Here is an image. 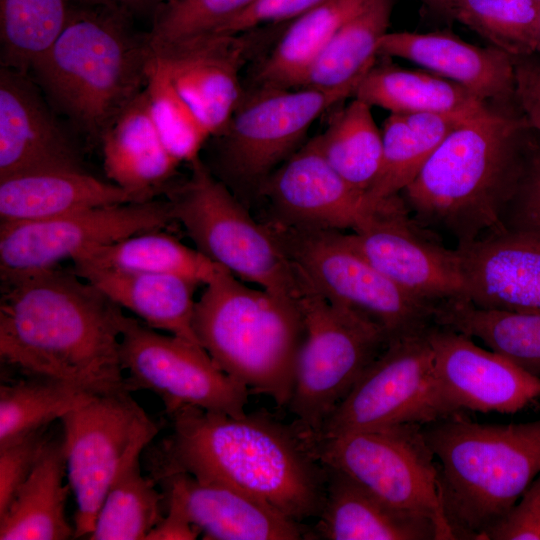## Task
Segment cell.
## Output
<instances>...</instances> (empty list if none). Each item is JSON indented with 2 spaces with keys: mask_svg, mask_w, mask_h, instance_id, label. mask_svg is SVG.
<instances>
[{
  "mask_svg": "<svg viewBox=\"0 0 540 540\" xmlns=\"http://www.w3.org/2000/svg\"><path fill=\"white\" fill-rule=\"evenodd\" d=\"M167 416L170 433L144 451L155 482L187 473L245 492L293 521L318 518L328 470L294 423L263 412L231 416L193 406Z\"/></svg>",
  "mask_w": 540,
  "mask_h": 540,
  "instance_id": "1",
  "label": "cell"
},
{
  "mask_svg": "<svg viewBox=\"0 0 540 540\" xmlns=\"http://www.w3.org/2000/svg\"><path fill=\"white\" fill-rule=\"evenodd\" d=\"M2 281V363L92 395L128 391L120 353L122 308L59 267Z\"/></svg>",
  "mask_w": 540,
  "mask_h": 540,
  "instance_id": "2",
  "label": "cell"
},
{
  "mask_svg": "<svg viewBox=\"0 0 540 540\" xmlns=\"http://www.w3.org/2000/svg\"><path fill=\"white\" fill-rule=\"evenodd\" d=\"M533 131L520 111L493 109L454 129L399 194L411 216L456 247L502 230Z\"/></svg>",
  "mask_w": 540,
  "mask_h": 540,
  "instance_id": "3",
  "label": "cell"
},
{
  "mask_svg": "<svg viewBox=\"0 0 540 540\" xmlns=\"http://www.w3.org/2000/svg\"><path fill=\"white\" fill-rule=\"evenodd\" d=\"M131 19L110 3L80 4L31 71L51 105L92 141L146 86L151 47Z\"/></svg>",
  "mask_w": 540,
  "mask_h": 540,
  "instance_id": "4",
  "label": "cell"
},
{
  "mask_svg": "<svg viewBox=\"0 0 540 540\" xmlns=\"http://www.w3.org/2000/svg\"><path fill=\"white\" fill-rule=\"evenodd\" d=\"M454 540H482L540 473V417L478 423L453 413L421 425Z\"/></svg>",
  "mask_w": 540,
  "mask_h": 540,
  "instance_id": "5",
  "label": "cell"
},
{
  "mask_svg": "<svg viewBox=\"0 0 540 540\" xmlns=\"http://www.w3.org/2000/svg\"><path fill=\"white\" fill-rule=\"evenodd\" d=\"M203 286L193 316L199 344L250 392L287 406L304 338L297 301L252 288L222 267Z\"/></svg>",
  "mask_w": 540,
  "mask_h": 540,
  "instance_id": "6",
  "label": "cell"
},
{
  "mask_svg": "<svg viewBox=\"0 0 540 540\" xmlns=\"http://www.w3.org/2000/svg\"><path fill=\"white\" fill-rule=\"evenodd\" d=\"M297 272L304 338L287 406L300 431L313 436L391 340L378 324L330 301Z\"/></svg>",
  "mask_w": 540,
  "mask_h": 540,
  "instance_id": "7",
  "label": "cell"
},
{
  "mask_svg": "<svg viewBox=\"0 0 540 540\" xmlns=\"http://www.w3.org/2000/svg\"><path fill=\"white\" fill-rule=\"evenodd\" d=\"M168 202L196 248L236 278L297 301L298 272L269 226L256 222L197 158Z\"/></svg>",
  "mask_w": 540,
  "mask_h": 540,
  "instance_id": "8",
  "label": "cell"
},
{
  "mask_svg": "<svg viewBox=\"0 0 540 540\" xmlns=\"http://www.w3.org/2000/svg\"><path fill=\"white\" fill-rule=\"evenodd\" d=\"M299 273L330 301L382 327L390 340L425 332L437 307L402 289L342 237V231L269 224Z\"/></svg>",
  "mask_w": 540,
  "mask_h": 540,
  "instance_id": "9",
  "label": "cell"
},
{
  "mask_svg": "<svg viewBox=\"0 0 540 540\" xmlns=\"http://www.w3.org/2000/svg\"><path fill=\"white\" fill-rule=\"evenodd\" d=\"M130 393L93 395L60 419L76 538L92 532L111 485L160 430Z\"/></svg>",
  "mask_w": 540,
  "mask_h": 540,
  "instance_id": "10",
  "label": "cell"
},
{
  "mask_svg": "<svg viewBox=\"0 0 540 540\" xmlns=\"http://www.w3.org/2000/svg\"><path fill=\"white\" fill-rule=\"evenodd\" d=\"M308 439L326 467L350 476L391 507L433 519L442 539L454 540L441 505L435 458L420 424Z\"/></svg>",
  "mask_w": 540,
  "mask_h": 540,
  "instance_id": "11",
  "label": "cell"
},
{
  "mask_svg": "<svg viewBox=\"0 0 540 540\" xmlns=\"http://www.w3.org/2000/svg\"><path fill=\"white\" fill-rule=\"evenodd\" d=\"M121 363L129 392L157 395L168 415L183 406L241 416L250 390L222 371L201 345L124 316Z\"/></svg>",
  "mask_w": 540,
  "mask_h": 540,
  "instance_id": "12",
  "label": "cell"
},
{
  "mask_svg": "<svg viewBox=\"0 0 540 540\" xmlns=\"http://www.w3.org/2000/svg\"><path fill=\"white\" fill-rule=\"evenodd\" d=\"M347 98L338 91L254 85L243 92L226 127L213 136L224 175L262 184L298 150L313 122Z\"/></svg>",
  "mask_w": 540,
  "mask_h": 540,
  "instance_id": "13",
  "label": "cell"
},
{
  "mask_svg": "<svg viewBox=\"0 0 540 540\" xmlns=\"http://www.w3.org/2000/svg\"><path fill=\"white\" fill-rule=\"evenodd\" d=\"M174 221L168 202L151 199L34 221L0 223V274L7 280L59 267L84 252Z\"/></svg>",
  "mask_w": 540,
  "mask_h": 540,
  "instance_id": "14",
  "label": "cell"
},
{
  "mask_svg": "<svg viewBox=\"0 0 540 540\" xmlns=\"http://www.w3.org/2000/svg\"><path fill=\"white\" fill-rule=\"evenodd\" d=\"M427 331L392 340L313 436H334L441 417Z\"/></svg>",
  "mask_w": 540,
  "mask_h": 540,
  "instance_id": "15",
  "label": "cell"
},
{
  "mask_svg": "<svg viewBox=\"0 0 540 540\" xmlns=\"http://www.w3.org/2000/svg\"><path fill=\"white\" fill-rule=\"evenodd\" d=\"M343 239L413 296L440 306L468 301L459 252L420 225L400 195L390 197Z\"/></svg>",
  "mask_w": 540,
  "mask_h": 540,
  "instance_id": "16",
  "label": "cell"
},
{
  "mask_svg": "<svg viewBox=\"0 0 540 540\" xmlns=\"http://www.w3.org/2000/svg\"><path fill=\"white\" fill-rule=\"evenodd\" d=\"M427 336L441 417L464 411L515 413L540 396V379L472 338L437 324Z\"/></svg>",
  "mask_w": 540,
  "mask_h": 540,
  "instance_id": "17",
  "label": "cell"
},
{
  "mask_svg": "<svg viewBox=\"0 0 540 540\" xmlns=\"http://www.w3.org/2000/svg\"><path fill=\"white\" fill-rule=\"evenodd\" d=\"M277 216L289 227L355 231L373 211L365 193L327 162L315 138L301 146L261 184Z\"/></svg>",
  "mask_w": 540,
  "mask_h": 540,
  "instance_id": "18",
  "label": "cell"
},
{
  "mask_svg": "<svg viewBox=\"0 0 540 540\" xmlns=\"http://www.w3.org/2000/svg\"><path fill=\"white\" fill-rule=\"evenodd\" d=\"M247 34H210L151 48L212 137L226 127L243 95L240 71L255 43Z\"/></svg>",
  "mask_w": 540,
  "mask_h": 540,
  "instance_id": "19",
  "label": "cell"
},
{
  "mask_svg": "<svg viewBox=\"0 0 540 540\" xmlns=\"http://www.w3.org/2000/svg\"><path fill=\"white\" fill-rule=\"evenodd\" d=\"M28 76L0 68V179L40 170H85L73 141Z\"/></svg>",
  "mask_w": 540,
  "mask_h": 540,
  "instance_id": "20",
  "label": "cell"
},
{
  "mask_svg": "<svg viewBox=\"0 0 540 540\" xmlns=\"http://www.w3.org/2000/svg\"><path fill=\"white\" fill-rule=\"evenodd\" d=\"M164 506L179 509L212 540L310 539V530L231 486L198 480L187 473L159 479Z\"/></svg>",
  "mask_w": 540,
  "mask_h": 540,
  "instance_id": "21",
  "label": "cell"
},
{
  "mask_svg": "<svg viewBox=\"0 0 540 540\" xmlns=\"http://www.w3.org/2000/svg\"><path fill=\"white\" fill-rule=\"evenodd\" d=\"M378 54L411 61L470 90L493 106L519 110L514 58L489 45L480 47L444 32H387Z\"/></svg>",
  "mask_w": 540,
  "mask_h": 540,
  "instance_id": "22",
  "label": "cell"
},
{
  "mask_svg": "<svg viewBox=\"0 0 540 540\" xmlns=\"http://www.w3.org/2000/svg\"><path fill=\"white\" fill-rule=\"evenodd\" d=\"M456 249L469 302L540 314V238L499 230Z\"/></svg>",
  "mask_w": 540,
  "mask_h": 540,
  "instance_id": "23",
  "label": "cell"
},
{
  "mask_svg": "<svg viewBox=\"0 0 540 540\" xmlns=\"http://www.w3.org/2000/svg\"><path fill=\"white\" fill-rule=\"evenodd\" d=\"M327 470L325 500L310 539L443 540L433 519L391 507L345 473Z\"/></svg>",
  "mask_w": 540,
  "mask_h": 540,
  "instance_id": "24",
  "label": "cell"
},
{
  "mask_svg": "<svg viewBox=\"0 0 540 540\" xmlns=\"http://www.w3.org/2000/svg\"><path fill=\"white\" fill-rule=\"evenodd\" d=\"M100 143L109 181L140 202L154 199L180 165L162 141L145 88L106 130Z\"/></svg>",
  "mask_w": 540,
  "mask_h": 540,
  "instance_id": "25",
  "label": "cell"
},
{
  "mask_svg": "<svg viewBox=\"0 0 540 540\" xmlns=\"http://www.w3.org/2000/svg\"><path fill=\"white\" fill-rule=\"evenodd\" d=\"M128 202L140 201L86 170H40L0 179V223L42 220Z\"/></svg>",
  "mask_w": 540,
  "mask_h": 540,
  "instance_id": "26",
  "label": "cell"
},
{
  "mask_svg": "<svg viewBox=\"0 0 540 540\" xmlns=\"http://www.w3.org/2000/svg\"><path fill=\"white\" fill-rule=\"evenodd\" d=\"M73 271L147 326L199 344L193 330L194 293L199 283L172 274Z\"/></svg>",
  "mask_w": 540,
  "mask_h": 540,
  "instance_id": "27",
  "label": "cell"
},
{
  "mask_svg": "<svg viewBox=\"0 0 540 540\" xmlns=\"http://www.w3.org/2000/svg\"><path fill=\"white\" fill-rule=\"evenodd\" d=\"M353 97L390 114L429 113L471 119L500 109L433 72L392 64L375 63Z\"/></svg>",
  "mask_w": 540,
  "mask_h": 540,
  "instance_id": "28",
  "label": "cell"
},
{
  "mask_svg": "<svg viewBox=\"0 0 540 540\" xmlns=\"http://www.w3.org/2000/svg\"><path fill=\"white\" fill-rule=\"evenodd\" d=\"M66 459L62 436L45 445L29 477L0 515L1 540H65L75 537L66 518L71 490L64 484Z\"/></svg>",
  "mask_w": 540,
  "mask_h": 540,
  "instance_id": "29",
  "label": "cell"
},
{
  "mask_svg": "<svg viewBox=\"0 0 540 540\" xmlns=\"http://www.w3.org/2000/svg\"><path fill=\"white\" fill-rule=\"evenodd\" d=\"M393 0H371L349 19L314 58L298 88L338 91L353 97L379 56Z\"/></svg>",
  "mask_w": 540,
  "mask_h": 540,
  "instance_id": "30",
  "label": "cell"
},
{
  "mask_svg": "<svg viewBox=\"0 0 540 540\" xmlns=\"http://www.w3.org/2000/svg\"><path fill=\"white\" fill-rule=\"evenodd\" d=\"M468 120L442 114H390L381 130L383 149L380 168L365 192L368 208L374 210L382 201L399 195L443 140Z\"/></svg>",
  "mask_w": 540,
  "mask_h": 540,
  "instance_id": "31",
  "label": "cell"
},
{
  "mask_svg": "<svg viewBox=\"0 0 540 540\" xmlns=\"http://www.w3.org/2000/svg\"><path fill=\"white\" fill-rule=\"evenodd\" d=\"M73 270L172 274L205 285L219 269L197 248L160 230L137 233L76 257Z\"/></svg>",
  "mask_w": 540,
  "mask_h": 540,
  "instance_id": "32",
  "label": "cell"
},
{
  "mask_svg": "<svg viewBox=\"0 0 540 540\" xmlns=\"http://www.w3.org/2000/svg\"><path fill=\"white\" fill-rule=\"evenodd\" d=\"M371 0H330L291 21L256 69V86L298 88L333 35Z\"/></svg>",
  "mask_w": 540,
  "mask_h": 540,
  "instance_id": "33",
  "label": "cell"
},
{
  "mask_svg": "<svg viewBox=\"0 0 540 540\" xmlns=\"http://www.w3.org/2000/svg\"><path fill=\"white\" fill-rule=\"evenodd\" d=\"M435 324L481 340L540 379V314L484 309L465 300L440 305Z\"/></svg>",
  "mask_w": 540,
  "mask_h": 540,
  "instance_id": "34",
  "label": "cell"
},
{
  "mask_svg": "<svg viewBox=\"0 0 540 540\" xmlns=\"http://www.w3.org/2000/svg\"><path fill=\"white\" fill-rule=\"evenodd\" d=\"M100 0H0L1 66L29 74L75 9ZM101 2V1H100Z\"/></svg>",
  "mask_w": 540,
  "mask_h": 540,
  "instance_id": "35",
  "label": "cell"
},
{
  "mask_svg": "<svg viewBox=\"0 0 540 540\" xmlns=\"http://www.w3.org/2000/svg\"><path fill=\"white\" fill-rule=\"evenodd\" d=\"M372 107L353 97L326 130L314 137L332 168L350 185L364 193L375 180L382 158V131Z\"/></svg>",
  "mask_w": 540,
  "mask_h": 540,
  "instance_id": "36",
  "label": "cell"
},
{
  "mask_svg": "<svg viewBox=\"0 0 540 540\" xmlns=\"http://www.w3.org/2000/svg\"><path fill=\"white\" fill-rule=\"evenodd\" d=\"M93 395L56 379L25 376L0 386V446L49 427Z\"/></svg>",
  "mask_w": 540,
  "mask_h": 540,
  "instance_id": "37",
  "label": "cell"
},
{
  "mask_svg": "<svg viewBox=\"0 0 540 540\" xmlns=\"http://www.w3.org/2000/svg\"><path fill=\"white\" fill-rule=\"evenodd\" d=\"M138 457L111 485L98 512L90 540H146L165 512L162 491L141 472Z\"/></svg>",
  "mask_w": 540,
  "mask_h": 540,
  "instance_id": "38",
  "label": "cell"
},
{
  "mask_svg": "<svg viewBox=\"0 0 540 540\" xmlns=\"http://www.w3.org/2000/svg\"><path fill=\"white\" fill-rule=\"evenodd\" d=\"M439 10L512 57L540 53L535 0H447Z\"/></svg>",
  "mask_w": 540,
  "mask_h": 540,
  "instance_id": "39",
  "label": "cell"
},
{
  "mask_svg": "<svg viewBox=\"0 0 540 540\" xmlns=\"http://www.w3.org/2000/svg\"><path fill=\"white\" fill-rule=\"evenodd\" d=\"M145 90L154 123L169 153L180 164L199 158L212 135L152 52Z\"/></svg>",
  "mask_w": 540,
  "mask_h": 540,
  "instance_id": "40",
  "label": "cell"
},
{
  "mask_svg": "<svg viewBox=\"0 0 540 540\" xmlns=\"http://www.w3.org/2000/svg\"><path fill=\"white\" fill-rule=\"evenodd\" d=\"M257 0H167L152 17L151 48L210 35Z\"/></svg>",
  "mask_w": 540,
  "mask_h": 540,
  "instance_id": "41",
  "label": "cell"
},
{
  "mask_svg": "<svg viewBox=\"0 0 540 540\" xmlns=\"http://www.w3.org/2000/svg\"><path fill=\"white\" fill-rule=\"evenodd\" d=\"M503 230L540 238V136L533 131L523 169L501 216Z\"/></svg>",
  "mask_w": 540,
  "mask_h": 540,
  "instance_id": "42",
  "label": "cell"
},
{
  "mask_svg": "<svg viewBox=\"0 0 540 540\" xmlns=\"http://www.w3.org/2000/svg\"><path fill=\"white\" fill-rule=\"evenodd\" d=\"M51 437L49 427H45L0 446V515L29 477Z\"/></svg>",
  "mask_w": 540,
  "mask_h": 540,
  "instance_id": "43",
  "label": "cell"
},
{
  "mask_svg": "<svg viewBox=\"0 0 540 540\" xmlns=\"http://www.w3.org/2000/svg\"><path fill=\"white\" fill-rule=\"evenodd\" d=\"M482 540H540V473Z\"/></svg>",
  "mask_w": 540,
  "mask_h": 540,
  "instance_id": "44",
  "label": "cell"
},
{
  "mask_svg": "<svg viewBox=\"0 0 540 540\" xmlns=\"http://www.w3.org/2000/svg\"><path fill=\"white\" fill-rule=\"evenodd\" d=\"M330 0H257L213 34H238L258 27L294 20Z\"/></svg>",
  "mask_w": 540,
  "mask_h": 540,
  "instance_id": "45",
  "label": "cell"
},
{
  "mask_svg": "<svg viewBox=\"0 0 540 540\" xmlns=\"http://www.w3.org/2000/svg\"><path fill=\"white\" fill-rule=\"evenodd\" d=\"M513 58L518 108L529 128L540 136V53Z\"/></svg>",
  "mask_w": 540,
  "mask_h": 540,
  "instance_id": "46",
  "label": "cell"
},
{
  "mask_svg": "<svg viewBox=\"0 0 540 540\" xmlns=\"http://www.w3.org/2000/svg\"><path fill=\"white\" fill-rule=\"evenodd\" d=\"M201 534L179 509L167 506L163 518L151 530L146 540H194Z\"/></svg>",
  "mask_w": 540,
  "mask_h": 540,
  "instance_id": "47",
  "label": "cell"
},
{
  "mask_svg": "<svg viewBox=\"0 0 540 540\" xmlns=\"http://www.w3.org/2000/svg\"><path fill=\"white\" fill-rule=\"evenodd\" d=\"M114 4L133 16H154L158 8L167 0H102Z\"/></svg>",
  "mask_w": 540,
  "mask_h": 540,
  "instance_id": "48",
  "label": "cell"
},
{
  "mask_svg": "<svg viewBox=\"0 0 540 540\" xmlns=\"http://www.w3.org/2000/svg\"><path fill=\"white\" fill-rule=\"evenodd\" d=\"M420 1L428 4L429 6L439 9L440 6L447 0H420Z\"/></svg>",
  "mask_w": 540,
  "mask_h": 540,
  "instance_id": "49",
  "label": "cell"
},
{
  "mask_svg": "<svg viewBox=\"0 0 540 540\" xmlns=\"http://www.w3.org/2000/svg\"><path fill=\"white\" fill-rule=\"evenodd\" d=\"M539 24H540V3H539Z\"/></svg>",
  "mask_w": 540,
  "mask_h": 540,
  "instance_id": "50",
  "label": "cell"
},
{
  "mask_svg": "<svg viewBox=\"0 0 540 540\" xmlns=\"http://www.w3.org/2000/svg\"><path fill=\"white\" fill-rule=\"evenodd\" d=\"M535 1H537L538 3H540V0H535Z\"/></svg>",
  "mask_w": 540,
  "mask_h": 540,
  "instance_id": "51",
  "label": "cell"
}]
</instances>
